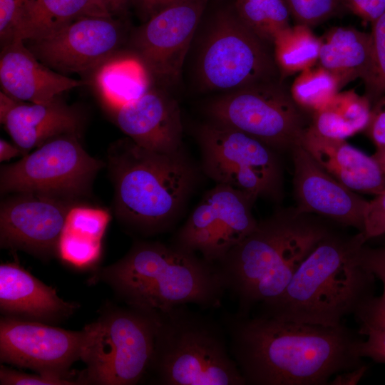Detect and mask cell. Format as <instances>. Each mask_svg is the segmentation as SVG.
Listing matches in <instances>:
<instances>
[{"mask_svg": "<svg viewBox=\"0 0 385 385\" xmlns=\"http://www.w3.org/2000/svg\"><path fill=\"white\" fill-rule=\"evenodd\" d=\"M229 348L246 384L326 385L363 364L362 339L343 324L323 326L257 314H225Z\"/></svg>", "mask_w": 385, "mask_h": 385, "instance_id": "cell-1", "label": "cell"}, {"mask_svg": "<svg viewBox=\"0 0 385 385\" xmlns=\"http://www.w3.org/2000/svg\"><path fill=\"white\" fill-rule=\"evenodd\" d=\"M88 282L106 284L128 307L147 313L188 304L218 308L226 291L216 265L175 245L148 241L135 242Z\"/></svg>", "mask_w": 385, "mask_h": 385, "instance_id": "cell-2", "label": "cell"}, {"mask_svg": "<svg viewBox=\"0 0 385 385\" xmlns=\"http://www.w3.org/2000/svg\"><path fill=\"white\" fill-rule=\"evenodd\" d=\"M363 232L330 231L303 260L283 292L261 304L260 315L335 327L374 296L375 276L359 262Z\"/></svg>", "mask_w": 385, "mask_h": 385, "instance_id": "cell-3", "label": "cell"}, {"mask_svg": "<svg viewBox=\"0 0 385 385\" xmlns=\"http://www.w3.org/2000/svg\"><path fill=\"white\" fill-rule=\"evenodd\" d=\"M331 229L317 217L295 208L277 211L216 265L237 314L248 315L285 289L298 267Z\"/></svg>", "mask_w": 385, "mask_h": 385, "instance_id": "cell-4", "label": "cell"}, {"mask_svg": "<svg viewBox=\"0 0 385 385\" xmlns=\"http://www.w3.org/2000/svg\"><path fill=\"white\" fill-rule=\"evenodd\" d=\"M108 160L119 220L144 235L168 228L196 178L195 170L182 150L158 153L128 138L112 146Z\"/></svg>", "mask_w": 385, "mask_h": 385, "instance_id": "cell-5", "label": "cell"}, {"mask_svg": "<svg viewBox=\"0 0 385 385\" xmlns=\"http://www.w3.org/2000/svg\"><path fill=\"white\" fill-rule=\"evenodd\" d=\"M155 322L148 371L162 385H246L225 329L187 304L150 313Z\"/></svg>", "mask_w": 385, "mask_h": 385, "instance_id": "cell-6", "label": "cell"}, {"mask_svg": "<svg viewBox=\"0 0 385 385\" xmlns=\"http://www.w3.org/2000/svg\"><path fill=\"white\" fill-rule=\"evenodd\" d=\"M91 339L76 374L78 384L133 385L148 372L154 350L152 314L128 306L105 305L91 323Z\"/></svg>", "mask_w": 385, "mask_h": 385, "instance_id": "cell-7", "label": "cell"}, {"mask_svg": "<svg viewBox=\"0 0 385 385\" xmlns=\"http://www.w3.org/2000/svg\"><path fill=\"white\" fill-rule=\"evenodd\" d=\"M211 120L264 143L275 151L300 145L311 121L279 79L225 92L207 108Z\"/></svg>", "mask_w": 385, "mask_h": 385, "instance_id": "cell-8", "label": "cell"}, {"mask_svg": "<svg viewBox=\"0 0 385 385\" xmlns=\"http://www.w3.org/2000/svg\"><path fill=\"white\" fill-rule=\"evenodd\" d=\"M202 43L197 71L204 88L228 92L281 77L270 46L235 11L218 14Z\"/></svg>", "mask_w": 385, "mask_h": 385, "instance_id": "cell-9", "label": "cell"}, {"mask_svg": "<svg viewBox=\"0 0 385 385\" xmlns=\"http://www.w3.org/2000/svg\"><path fill=\"white\" fill-rule=\"evenodd\" d=\"M76 133L50 139L19 160L1 167L0 190L74 201L87 196L103 163L90 155Z\"/></svg>", "mask_w": 385, "mask_h": 385, "instance_id": "cell-10", "label": "cell"}, {"mask_svg": "<svg viewBox=\"0 0 385 385\" xmlns=\"http://www.w3.org/2000/svg\"><path fill=\"white\" fill-rule=\"evenodd\" d=\"M197 139L203 170L217 183L235 188L255 199L281 198L282 170L274 149L212 120L198 128Z\"/></svg>", "mask_w": 385, "mask_h": 385, "instance_id": "cell-11", "label": "cell"}, {"mask_svg": "<svg viewBox=\"0 0 385 385\" xmlns=\"http://www.w3.org/2000/svg\"><path fill=\"white\" fill-rule=\"evenodd\" d=\"M252 195L217 183L178 232L174 245L217 265L256 227Z\"/></svg>", "mask_w": 385, "mask_h": 385, "instance_id": "cell-12", "label": "cell"}, {"mask_svg": "<svg viewBox=\"0 0 385 385\" xmlns=\"http://www.w3.org/2000/svg\"><path fill=\"white\" fill-rule=\"evenodd\" d=\"M91 336V324L81 331H71L3 316L0 320V361L77 384L71 366L82 359Z\"/></svg>", "mask_w": 385, "mask_h": 385, "instance_id": "cell-13", "label": "cell"}, {"mask_svg": "<svg viewBox=\"0 0 385 385\" xmlns=\"http://www.w3.org/2000/svg\"><path fill=\"white\" fill-rule=\"evenodd\" d=\"M74 201L15 193L0 207V245L48 261L59 257V243Z\"/></svg>", "mask_w": 385, "mask_h": 385, "instance_id": "cell-14", "label": "cell"}, {"mask_svg": "<svg viewBox=\"0 0 385 385\" xmlns=\"http://www.w3.org/2000/svg\"><path fill=\"white\" fill-rule=\"evenodd\" d=\"M120 38L111 16H86L48 36L25 42L40 61L63 74L98 69L112 58Z\"/></svg>", "mask_w": 385, "mask_h": 385, "instance_id": "cell-15", "label": "cell"}, {"mask_svg": "<svg viewBox=\"0 0 385 385\" xmlns=\"http://www.w3.org/2000/svg\"><path fill=\"white\" fill-rule=\"evenodd\" d=\"M207 0H180L138 31L135 46L146 70L167 81L179 77Z\"/></svg>", "mask_w": 385, "mask_h": 385, "instance_id": "cell-16", "label": "cell"}, {"mask_svg": "<svg viewBox=\"0 0 385 385\" xmlns=\"http://www.w3.org/2000/svg\"><path fill=\"white\" fill-rule=\"evenodd\" d=\"M290 152L295 209L363 232L369 200L332 176L301 145Z\"/></svg>", "mask_w": 385, "mask_h": 385, "instance_id": "cell-17", "label": "cell"}, {"mask_svg": "<svg viewBox=\"0 0 385 385\" xmlns=\"http://www.w3.org/2000/svg\"><path fill=\"white\" fill-rule=\"evenodd\" d=\"M113 110L118 126L138 145L161 153L182 150L180 111L177 102L163 91L148 90Z\"/></svg>", "mask_w": 385, "mask_h": 385, "instance_id": "cell-18", "label": "cell"}, {"mask_svg": "<svg viewBox=\"0 0 385 385\" xmlns=\"http://www.w3.org/2000/svg\"><path fill=\"white\" fill-rule=\"evenodd\" d=\"M1 91L24 102H50L67 91L86 84L43 64L24 40L14 38L4 44L0 55Z\"/></svg>", "mask_w": 385, "mask_h": 385, "instance_id": "cell-19", "label": "cell"}, {"mask_svg": "<svg viewBox=\"0 0 385 385\" xmlns=\"http://www.w3.org/2000/svg\"><path fill=\"white\" fill-rule=\"evenodd\" d=\"M0 121L24 155L53 138L77 134L81 117L58 98L48 103H29L1 91Z\"/></svg>", "mask_w": 385, "mask_h": 385, "instance_id": "cell-20", "label": "cell"}, {"mask_svg": "<svg viewBox=\"0 0 385 385\" xmlns=\"http://www.w3.org/2000/svg\"><path fill=\"white\" fill-rule=\"evenodd\" d=\"M79 305L64 301L46 285L16 262L0 265V310L4 317L58 323L71 317Z\"/></svg>", "mask_w": 385, "mask_h": 385, "instance_id": "cell-21", "label": "cell"}, {"mask_svg": "<svg viewBox=\"0 0 385 385\" xmlns=\"http://www.w3.org/2000/svg\"><path fill=\"white\" fill-rule=\"evenodd\" d=\"M300 145L327 173L352 190L376 195L385 188V175L373 156L345 139L323 136L309 125Z\"/></svg>", "mask_w": 385, "mask_h": 385, "instance_id": "cell-22", "label": "cell"}, {"mask_svg": "<svg viewBox=\"0 0 385 385\" xmlns=\"http://www.w3.org/2000/svg\"><path fill=\"white\" fill-rule=\"evenodd\" d=\"M86 16L111 14L101 0H24L12 39L38 40Z\"/></svg>", "mask_w": 385, "mask_h": 385, "instance_id": "cell-23", "label": "cell"}, {"mask_svg": "<svg viewBox=\"0 0 385 385\" xmlns=\"http://www.w3.org/2000/svg\"><path fill=\"white\" fill-rule=\"evenodd\" d=\"M371 53V33L339 27L321 39L318 62L319 66L334 76L341 88L356 78H364Z\"/></svg>", "mask_w": 385, "mask_h": 385, "instance_id": "cell-24", "label": "cell"}, {"mask_svg": "<svg viewBox=\"0 0 385 385\" xmlns=\"http://www.w3.org/2000/svg\"><path fill=\"white\" fill-rule=\"evenodd\" d=\"M110 220L103 209L73 206L67 215L59 243V257L77 267L96 262L101 254V240Z\"/></svg>", "mask_w": 385, "mask_h": 385, "instance_id": "cell-25", "label": "cell"}, {"mask_svg": "<svg viewBox=\"0 0 385 385\" xmlns=\"http://www.w3.org/2000/svg\"><path fill=\"white\" fill-rule=\"evenodd\" d=\"M371 109V103L365 96H359L354 91L338 93L312 114L310 125L323 136L345 139L366 129Z\"/></svg>", "mask_w": 385, "mask_h": 385, "instance_id": "cell-26", "label": "cell"}, {"mask_svg": "<svg viewBox=\"0 0 385 385\" xmlns=\"http://www.w3.org/2000/svg\"><path fill=\"white\" fill-rule=\"evenodd\" d=\"M96 82L113 108L131 102L148 91L146 69L137 60L110 58L98 68Z\"/></svg>", "mask_w": 385, "mask_h": 385, "instance_id": "cell-27", "label": "cell"}, {"mask_svg": "<svg viewBox=\"0 0 385 385\" xmlns=\"http://www.w3.org/2000/svg\"><path fill=\"white\" fill-rule=\"evenodd\" d=\"M273 54L281 77L302 72L318 61L321 39L311 28L296 24L281 33L273 43Z\"/></svg>", "mask_w": 385, "mask_h": 385, "instance_id": "cell-28", "label": "cell"}, {"mask_svg": "<svg viewBox=\"0 0 385 385\" xmlns=\"http://www.w3.org/2000/svg\"><path fill=\"white\" fill-rule=\"evenodd\" d=\"M235 6L240 20L270 46L292 26L291 15L284 0H235Z\"/></svg>", "mask_w": 385, "mask_h": 385, "instance_id": "cell-29", "label": "cell"}, {"mask_svg": "<svg viewBox=\"0 0 385 385\" xmlns=\"http://www.w3.org/2000/svg\"><path fill=\"white\" fill-rule=\"evenodd\" d=\"M339 88L334 76L319 66L300 72L289 89L296 103L305 112L312 114L329 103Z\"/></svg>", "mask_w": 385, "mask_h": 385, "instance_id": "cell-30", "label": "cell"}, {"mask_svg": "<svg viewBox=\"0 0 385 385\" xmlns=\"http://www.w3.org/2000/svg\"><path fill=\"white\" fill-rule=\"evenodd\" d=\"M371 53L369 71L362 80L371 106L385 96V11L371 23Z\"/></svg>", "mask_w": 385, "mask_h": 385, "instance_id": "cell-31", "label": "cell"}, {"mask_svg": "<svg viewBox=\"0 0 385 385\" xmlns=\"http://www.w3.org/2000/svg\"><path fill=\"white\" fill-rule=\"evenodd\" d=\"M296 24L312 27L333 15L341 0H284Z\"/></svg>", "mask_w": 385, "mask_h": 385, "instance_id": "cell-32", "label": "cell"}, {"mask_svg": "<svg viewBox=\"0 0 385 385\" xmlns=\"http://www.w3.org/2000/svg\"><path fill=\"white\" fill-rule=\"evenodd\" d=\"M354 315L360 335L371 331L385 332V287L380 296L374 295L364 302Z\"/></svg>", "mask_w": 385, "mask_h": 385, "instance_id": "cell-33", "label": "cell"}, {"mask_svg": "<svg viewBox=\"0 0 385 385\" xmlns=\"http://www.w3.org/2000/svg\"><path fill=\"white\" fill-rule=\"evenodd\" d=\"M1 385H73L76 382L54 378L38 373L28 374L6 367L0 366Z\"/></svg>", "mask_w": 385, "mask_h": 385, "instance_id": "cell-34", "label": "cell"}, {"mask_svg": "<svg viewBox=\"0 0 385 385\" xmlns=\"http://www.w3.org/2000/svg\"><path fill=\"white\" fill-rule=\"evenodd\" d=\"M363 234L366 241L385 234V188L369 201Z\"/></svg>", "mask_w": 385, "mask_h": 385, "instance_id": "cell-35", "label": "cell"}, {"mask_svg": "<svg viewBox=\"0 0 385 385\" xmlns=\"http://www.w3.org/2000/svg\"><path fill=\"white\" fill-rule=\"evenodd\" d=\"M24 0H0V36L4 44L10 41Z\"/></svg>", "mask_w": 385, "mask_h": 385, "instance_id": "cell-36", "label": "cell"}, {"mask_svg": "<svg viewBox=\"0 0 385 385\" xmlns=\"http://www.w3.org/2000/svg\"><path fill=\"white\" fill-rule=\"evenodd\" d=\"M357 257L362 266L385 287V246L370 247L364 244L359 249Z\"/></svg>", "mask_w": 385, "mask_h": 385, "instance_id": "cell-37", "label": "cell"}, {"mask_svg": "<svg viewBox=\"0 0 385 385\" xmlns=\"http://www.w3.org/2000/svg\"><path fill=\"white\" fill-rule=\"evenodd\" d=\"M365 339L359 344V356L367 357L377 363L385 364V332L371 331L364 334Z\"/></svg>", "mask_w": 385, "mask_h": 385, "instance_id": "cell-38", "label": "cell"}, {"mask_svg": "<svg viewBox=\"0 0 385 385\" xmlns=\"http://www.w3.org/2000/svg\"><path fill=\"white\" fill-rule=\"evenodd\" d=\"M342 4L370 23L385 11V0H341Z\"/></svg>", "mask_w": 385, "mask_h": 385, "instance_id": "cell-39", "label": "cell"}, {"mask_svg": "<svg viewBox=\"0 0 385 385\" xmlns=\"http://www.w3.org/2000/svg\"><path fill=\"white\" fill-rule=\"evenodd\" d=\"M365 130L376 147L385 145V96L372 106L371 118Z\"/></svg>", "mask_w": 385, "mask_h": 385, "instance_id": "cell-40", "label": "cell"}, {"mask_svg": "<svg viewBox=\"0 0 385 385\" xmlns=\"http://www.w3.org/2000/svg\"><path fill=\"white\" fill-rule=\"evenodd\" d=\"M368 370V366L362 364L334 375V377L329 381L331 385H355L364 377Z\"/></svg>", "mask_w": 385, "mask_h": 385, "instance_id": "cell-41", "label": "cell"}, {"mask_svg": "<svg viewBox=\"0 0 385 385\" xmlns=\"http://www.w3.org/2000/svg\"><path fill=\"white\" fill-rule=\"evenodd\" d=\"M180 0H133L140 14L148 20L153 16Z\"/></svg>", "mask_w": 385, "mask_h": 385, "instance_id": "cell-42", "label": "cell"}, {"mask_svg": "<svg viewBox=\"0 0 385 385\" xmlns=\"http://www.w3.org/2000/svg\"><path fill=\"white\" fill-rule=\"evenodd\" d=\"M23 155L17 145H13L4 139L0 140V161H7L13 158Z\"/></svg>", "mask_w": 385, "mask_h": 385, "instance_id": "cell-43", "label": "cell"}, {"mask_svg": "<svg viewBox=\"0 0 385 385\" xmlns=\"http://www.w3.org/2000/svg\"><path fill=\"white\" fill-rule=\"evenodd\" d=\"M106 6L107 9L112 13L122 11L127 4V0H101Z\"/></svg>", "mask_w": 385, "mask_h": 385, "instance_id": "cell-44", "label": "cell"}]
</instances>
